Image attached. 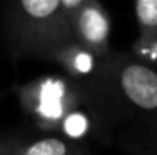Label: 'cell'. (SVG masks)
I'll list each match as a JSON object with an SVG mask.
<instances>
[{
  "instance_id": "8992f818",
  "label": "cell",
  "mask_w": 157,
  "mask_h": 155,
  "mask_svg": "<svg viewBox=\"0 0 157 155\" xmlns=\"http://www.w3.org/2000/svg\"><path fill=\"white\" fill-rule=\"evenodd\" d=\"M134 12L139 27L137 47L157 52V0H137Z\"/></svg>"
},
{
  "instance_id": "ba28073f",
  "label": "cell",
  "mask_w": 157,
  "mask_h": 155,
  "mask_svg": "<svg viewBox=\"0 0 157 155\" xmlns=\"http://www.w3.org/2000/svg\"><path fill=\"white\" fill-rule=\"evenodd\" d=\"M5 138H7V137L0 135V150H2V149H3V145H5Z\"/></svg>"
},
{
  "instance_id": "7a4b0ae2",
  "label": "cell",
  "mask_w": 157,
  "mask_h": 155,
  "mask_svg": "<svg viewBox=\"0 0 157 155\" xmlns=\"http://www.w3.org/2000/svg\"><path fill=\"white\" fill-rule=\"evenodd\" d=\"M92 98L109 122H157V70L134 55L112 52L105 57Z\"/></svg>"
},
{
  "instance_id": "5b68a950",
  "label": "cell",
  "mask_w": 157,
  "mask_h": 155,
  "mask_svg": "<svg viewBox=\"0 0 157 155\" xmlns=\"http://www.w3.org/2000/svg\"><path fill=\"white\" fill-rule=\"evenodd\" d=\"M0 155H90L77 140L63 135L7 137Z\"/></svg>"
},
{
  "instance_id": "6da1fadb",
  "label": "cell",
  "mask_w": 157,
  "mask_h": 155,
  "mask_svg": "<svg viewBox=\"0 0 157 155\" xmlns=\"http://www.w3.org/2000/svg\"><path fill=\"white\" fill-rule=\"evenodd\" d=\"M25 113L42 130L60 132L75 140L87 132L107 130L109 120L94 98L75 80L67 77H42L18 88Z\"/></svg>"
},
{
  "instance_id": "52a82bcc",
  "label": "cell",
  "mask_w": 157,
  "mask_h": 155,
  "mask_svg": "<svg viewBox=\"0 0 157 155\" xmlns=\"http://www.w3.org/2000/svg\"><path fill=\"white\" fill-rule=\"evenodd\" d=\"M144 125V142L127 143L130 155H157V122Z\"/></svg>"
},
{
  "instance_id": "3957f363",
  "label": "cell",
  "mask_w": 157,
  "mask_h": 155,
  "mask_svg": "<svg viewBox=\"0 0 157 155\" xmlns=\"http://www.w3.org/2000/svg\"><path fill=\"white\" fill-rule=\"evenodd\" d=\"M5 45L13 57L50 58L72 45L74 37L62 0H18L2 15Z\"/></svg>"
},
{
  "instance_id": "277c9868",
  "label": "cell",
  "mask_w": 157,
  "mask_h": 155,
  "mask_svg": "<svg viewBox=\"0 0 157 155\" xmlns=\"http://www.w3.org/2000/svg\"><path fill=\"white\" fill-rule=\"evenodd\" d=\"M74 42L95 57H107L110 50V17L95 0H62Z\"/></svg>"
}]
</instances>
